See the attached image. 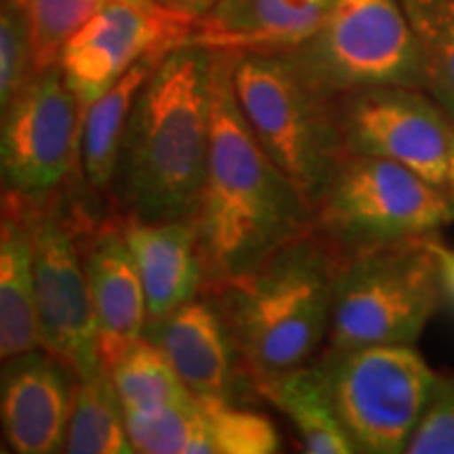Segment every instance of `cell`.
Masks as SVG:
<instances>
[{"mask_svg": "<svg viewBox=\"0 0 454 454\" xmlns=\"http://www.w3.org/2000/svg\"><path fill=\"white\" fill-rule=\"evenodd\" d=\"M154 3L168 11H175V13H184L198 20V17L207 13L215 0H154Z\"/></svg>", "mask_w": 454, "mask_h": 454, "instance_id": "30", "label": "cell"}, {"mask_svg": "<svg viewBox=\"0 0 454 454\" xmlns=\"http://www.w3.org/2000/svg\"><path fill=\"white\" fill-rule=\"evenodd\" d=\"M76 377L47 349L0 366V434L13 452H64Z\"/></svg>", "mask_w": 454, "mask_h": 454, "instance_id": "13", "label": "cell"}, {"mask_svg": "<svg viewBox=\"0 0 454 454\" xmlns=\"http://www.w3.org/2000/svg\"><path fill=\"white\" fill-rule=\"evenodd\" d=\"M118 217L144 286L147 322L196 299L204 288V268L192 219Z\"/></svg>", "mask_w": 454, "mask_h": 454, "instance_id": "17", "label": "cell"}, {"mask_svg": "<svg viewBox=\"0 0 454 454\" xmlns=\"http://www.w3.org/2000/svg\"><path fill=\"white\" fill-rule=\"evenodd\" d=\"M316 362L356 450L404 452L438 379L414 345L328 348Z\"/></svg>", "mask_w": 454, "mask_h": 454, "instance_id": "7", "label": "cell"}, {"mask_svg": "<svg viewBox=\"0 0 454 454\" xmlns=\"http://www.w3.org/2000/svg\"><path fill=\"white\" fill-rule=\"evenodd\" d=\"M231 82L253 135L314 213L348 156L334 99L317 90L288 53H234Z\"/></svg>", "mask_w": 454, "mask_h": 454, "instance_id": "4", "label": "cell"}, {"mask_svg": "<svg viewBox=\"0 0 454 454\" xmlns=\"http://www.w3.org/2000/svg\"><path fill=\"white\" fill-rule=\"evenodd\" d=\"M291 59L328 98L364 87H421L417 47L400 0H334Z\"/></svg>", "mask_w": 454, "mask_h": 454, "instance_id": "8", "label": "cell"}, {"mask_svg": "<svg viewBox=\"0 0 454 454\" xmlns=\"http://www.w3.org/2000/svg\"><path fill=\"white\" fill-rule=\"evenodd\" d=\"M211 145V49L184 44L164 57L130 112L118 158L121 215L194 217Z\"/></svg>", "mask_w": 454, "mask_h": 454, "instance_id": "2", "label": "cell"}, {"mask_svg": "<svg viewBox=\"0 0 454 454\" xmlns=\"http://www.w3.org/2000/svg\"><path fill=\"white\" fill-rule=\"evenodd\" d=\"M339 257L311 227L247 276L207 291L254 383L309 364L328 343Z\"/></svg>", "mask_w": 454, "mask_h": 454, "instance_id": "3", "label": "cell"}, {"mask_svg": "<svg viewBox=\"0 0 454 454\" xmlns=\"http://www.w3.org/2000/svg\"><path fill=\"white\" fill-rule=\"evenodd\" d=\"M34 204L0 192V366L43 345L34 294Z\"/></svg>", "mask_w": 454, "mask_h": 454, "instance_id": "18", "label": "cell"}, {"mask_svg": "<svg viewBox=\"0 0 454 454\" xmlns=\"http://www.w3.org/2000/svg\"><path fill=\"white\" fill-rule=\"evenodd\" d=\"M82 110L59 66L30 72L0 118V192L43 207L81 160Z\"/></svg>", "mask_w": 454, "mask_h": 454, "instance_id": "10", "label": "cell"}, {"mask_svg": "<svg viewBox=\"0 0 454 454\" xmlns=\"http://www.w3.org/2000/svg\"><path fill=\"white\" fill-rule=\"evenodd\" d=\"M124 425L135 452L211 454L207 425L196 397L154 411L124 412Z\"/></svg>", "mask_w": 454, "mask_h": 454, "instance_id": "25", "label": "cell"}, {"mask_svg": "<svg viewBox=\"0 0 454 454\" xmlns=\"http://www.w3.org/2000/svg\"><path fill=\"white\" fill-rule=\"evenodd\" d=\"M213 454H274L282 450L276 425L265 414L219 397H196Z\"/></svg>", "mask_w": 454, "mask_h": 454, "instance_id": "26", "label": "cell"}, {"mask_svg": "<svg viewBox=\"0 0 454 454\" xmlns=\"http://www.w3.org/2000/svg\"><path fill=\"white\" fill-rule=\"evenodd\" d=\"M429 247L434 251L435 259L440 263L442 274V286H444V294H448L454 301V248H448L444 244L429 238Z\"/></svg>", "mask_w": 454, "mask_h": 454, "instance_id": "29", "label": "cell"}, {"mask_svg": "<svg viewBox=\"0 0 454 454\" xmlns=\"http://www.w3.org/2000/svg\"><path fill=\"white\" fill-rule=\"evenodd\" d=\"M254 389L297 429L309 454H354V442L334 411L331 391L317 362L257 379Z\"/></svg>", "mask_w": 454, "mask_h": 454, "instance_id": "19", "label": "cell"}, {"mask_svg": "<svg viewBox=\"0 0 454 454\" xmlns=\"http://www.w3.org/2000/svg\"><path fill=\"white\" fill-rule=\"evenodd\" d=\"M411 26L423 89L454 116V0H400Z\"/></svg>", "mask_w": 454, "mask_h": 454, "instance_id": "22", "label": "cell"}, {"mask_svg": "<svg viewBox=\"0 0 454 454\" xmlns=\"http://www.w3.org/2000/svg\"><path fill=\"white\" fill-rule=\"evenodd\" d=\"M32 72L30 47L20 15L0 0V118Z\"/></svg>", "mask_w": 454, "mask_h": 454, "instance_id": "28", "label": "cell"}, {"mask_svg": "<svg viewBox=\"0 0 454 454\" xmlns=\"http://www.w3.org/2000/svg\"><path fill=\"white\" fill-rule=\"evenodd\" d=\"M20 15L30 47L32 72L57 66L74 32L110 0H4Z\"/></svg>", "mask_w": 454, "mask_h": 454, "instance_id": "24", "label": "cell"}, {"mask_svg": "<svg viewBox=\"0 0 454 454\" xmlns=\"http://www.w3.org/2000/svg\"><path fill=\"white\" fill-rule=\"evenodd\" d=\"M334 112L348 154L385 158L448 190L452 116L427 90L406 84L356 89L334 98Z\"/></svg>", "mask_w": 454, "mask_h": 454, "instance_id": "11", "label": "cell"}, {"mask_svg": "<svg viewBox=\"0 0 454 454\" xmlns=\"http://www.w3.org/2000/svg\"><path fill=\"white\" fill-rule=\"evenodd\" d=\"M81 247L98 317L101 362L110 371L144 337V286L118 215L101 221L90 217L82 230Z\"/></svg>", "mask_w": 454, "mask_h": 454, "instance_id": "14", "label": "cell"}, {"mask_svg": "<svg viewBox=\"0 0 454 454\" xmlns=\"http://www.w3.org/2000/svg\"><path fill=\"white\" fill-rule=\"evenodd\" d=\"M442 294L440 263L429 238L348 254L334 274L328 348L417 345Z\"/></svg>", "mask_w": 454, "mask_h": 454, "instance_id": "5", "label": "cell"}, {"mask_svg": "<svg viewBox=\"0 0 454 454\" xmlns=\"http://www.w3.org/2000/svg\"><path fill=\"white\" fill-rule=\"evenodd\" d=\"M334 0H215L190 44L231 53H291L314 36Z\"/></svg>", "mask_w": 454, "mask_h": 454, "instance_id": "16", "label": "cell"}, {"mask_svg": "<svg viewBox=\"0 0 454 454\" xmlns=\"http://www.w3.org/2000/svg\"><path fill=\"white\" fill-rule=\"evenodd\" d=\"M70 454H133L124 411L110 372L76 379L66 448Z\"/></svg>", "mask_w": 454, "mask_h": 454, "instance_id": "21", "label": "cell"}, {"mask_svg": "<svg viewBox=\"0 0 454 454\" xmlns=\"http://www.w3.org/2000/svg\"><path fill=\"white\" fill-rule=\"evenodd\" d=\"M404 454H454V374H438Z\"/></svg>", "mask_w": 454, "mask_h": 454, "instance_id": "27", "label": "cell"}, {"mask_svg": "<svg viewBox=\"0 0 454 454\" xmlns=\"http://www.w3.org/2000/svg\"><path fill=\"white\" fill-rule=\"evenodd\" d=\"M107 372L124 412L154 411L194 397L164 351L145 337H141Z\"/></svg>", "mask_w": 454, "mask_h": 454, "instance_id": "23", "label": "cell"}, {"mask_svg": "<svg viewBox=\"0 0 454 454\" xmlns=\"http://www.w3.org/2000/svg\"><path fill=\"white\" fill-rule=\"evenodd\" d=\"M194 24L154 0H110L72 34L57 66L84 114L135 64L190 44Z\"/></svg>", "mask_w": 454, "mask_h": 454, "instance_id": "12", "label": "cell"}, {"mask_svg": "<svg viewBox=\"0 0 454 454\" xmlns=\"http://www.w3.org/2000/svg\"><path fill=\"white\" fill-rule=\"evenodd\" d=\"M448 190L454 196V116H452V150H450V175H448Z\"/></svg>", "mask_w": 454, "mask_h": 454, "instance_id": "31", "label": "cell"}, {"mask_svg": "<svg viewBox=\"0 0 454 454\" xmlns=\"http://www.w3.org/2000/svg\"><path fill=\"white\" fill-rule=\"evenodd\" d=\"M93 217L55 194L34 215V294L43 348L76 379L104 372L98 317L84 270L81 236Z\"/></svg>", "mask_w": 454, "mask_h": 454, "instance_id": "9", "label": "cell"}, {"mask_svg": "<svg viewBox=\"0 0 454 454\" xmlns=\"http://www.w3.org/2000/svg\"><path fill=\"white\" fill-rule=\"evenodd\" d=\"M160 61L144 59L135 64L121 81L84 110L81 162L84 179L93 192H106L114 185L133 104Z\"/></svg>", "mask_w": 454, "mask_h": 454, "instance_id": "20", "label": "cell"}, {"mask_svg": "<svg viewBox=\"0 0 454 454\" xmlns=\"http://www.w3.org/2000/svg\"><path fill=\"white\" fill-rule=\"evenodd\" d=\"M231 51H211V145L192 217L204 291L247 276L311 230V207L265 154L238 106Z\"/></svg>", "mask_w": 454, "mask_h": 454, "instance_id": "1", "label": "cell"}, {"mask_svg": "<svg viewBox=\"0 0 454 454\" xmlns=\"http://www.w3.org/2000/svg\"><path fill=\"white\" fill-rule=\"evenodd\" d=\"M144 337L164 351L194 397H234L244 372L223 311L211 299H192L158 320L145 322Z\"/></svg>", "mask_w": 454, "mask_h": 454, "instance_id": "15", "label": "cell"}, {"mask_svg": "<svg viewBox=\"0 0 454 454\" xmlns=\"http://www.w3.org/2000/svg\"><path fill=\"white\" fill-rule=\"evenodd\" d=\"M454 223V196L385 158L348 154L314 207L311 227L339 259L434 238Z\"/></svg>", "mask_w": 454, "mask_h": 454, "instance_id": "6", "label": "cell"}]
</instances>
